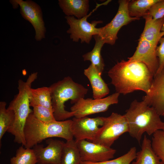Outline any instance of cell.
Returning a JSON list of instances; mask_svg holds the SVG:
<instances>
[{
    "label": "cell",
    "mask_w": 164,
    "mask_h": 164,
    "mask_svg": "<svg viewBox=\"0 0 164 164\" xmlns=\"http://www.w3.org/2000/svg\"><path fill=\"white\" fill-rule=\"evenodd\" d=\"M116 92L125 95L140 90L146 94L149 91L154 75L144 64L122 60L108 72Z\"/></svg>",
    "instance_id": "1"
},
{
    "label": "cell",
    "mask_w": 164,
    "mask_h": 164,
    "mask_svg": "<svg viewBox=\"0 0 164 164\" xmlns=\"http://www.w3.org/2000/svg\"><path fill=\"white\" fill-rule=\"evenodd\" d=\"M124 115L128 126V133L139 144L145 133L150 136L164 128V121L157 111L143 100H134Z\"/></svg>",
    "instance_id": "2"
},
{
    "label": "cell",
    "mask_w": 164,
    "mask_h": 164,
    "mask_svg": "<svg viewBox=\"0 0 164 164\" xmlns=\"http://www.w3.org/2000/svg\"><path fill=\"white\" fill-rule=\"evenodd\" d=\"M72 123V120L44 122L36 118L32 112L30 113L24 129V147L31 149L44 140L54 137L63 138L66 141L73 139Z\"/></svg>",
    "instance_id": "3"
},
{
    "label": "cell",
    "mask_w": 164,
    "mask_h": 164,
    "mask_svg": "<svg viewBox=\"0 0 164 164\" xmlns=\"http://www.w3.org/2000/svg\"><path fill=\"white\" fill-rule=\"evenodd\" d=\"M49 87L54 115L57 121H64L74 116L73 112L65 109V102L70 100L71 104H74L84 98L88 91V89L75 82L69 76L64 77Z\"/></svg>",
    "instance_id": "4"
},
{
    "label": "cell",
    "mask_w": 164,
    "mask_h": 164,
    "mask_svg": "<svg viewBox=\"0 0 164 164\" xmlns=\"http://www.w3.org/2000/svg\"><path fill=\"white\" fill-rule=\"evenodd\" d=\"M104 120L103 125L91 142L111 147L120 136L128 132V123L124 115L115 112L104 117Z\"/></svg>",
    "instance_id": "5"
},
{
    "label": "cell",
    "mask_w": 164,
    "mask_h": 164,
    "mask_svg": "<svg viewBox=\"0 0 164 164\" xmlns=\"http://www.w3.org/2000/svg\"><path fill=\"white\" fill-rule=\"evenodd\" d=\"M130 1L119 0L118 10L114 17L109 23L101 28L99 35L105 43L114 45L118 38L117 34L120 29L132 21L139 19L131 17L129 15L128 6Z\"/></svg>",
    "instance_id": "6"
},
{
    "label": "cell",
    "mask_w": 164,
    "mask_h": 164,
    "mask_svg": "<svg viewBox=\"0 0 164 164\" xmlns=\"http://www.w3.org/2000/svg\"><path fill=\"white\" fill-rule=\"evenodd\" d=\"M120 94L116 92L101 99L81 98L71 107L70 111L74 113V117L77 118L105 112L110 106L118 103Z\"/></svg>",
    "instance_id": "7"
},
{
    "label": "cell",
    "mask_w": 164,
    "mask_h": 164,
    "mask_svg": "<svg viewBox=\"0 0 164 164\" xmlns=\"http://www.w3.org/2000/svg\"><path fill=\"white\" fill-rule=\"evenodd\" d=\"M92 12L80 19H77L73 16L65 17L70 26L67 32L70 34V38L73 41L77 42L80 39L81 43L89 44L94 36L99 35L101 28H97L96 26L98 24L102 23V21H94L90 23L87 20Z\"/></svg>",
    "instance_id": "8"
},
{
    "label": "cell",
    "mask_w": 164,
    "mask_h": 164,
    "mask_svg": "<svg viewBox=\"0 0 164 164\" xmlns=\"http://www.w3.org/2000/svg\"><path fill=\"white\" fill-rule=\"evenodd\" d=\"M13 6L19 5L20 12L22 17L29 21L32 25L35 31V38L38 41L45 38L46 32L44 23L40 7L31 0L11 1Z\"/></svg>",
    "instance_id": "9"
},
{
    "label": "cell",
    "mask_w": 164,
    "mask_h": 164,
    "mask_svg": "<svg viewBox=\"0 0 164 164\" xmlns=\"http://www.w3.org/2000/svg\"><path fill=\"white\" fill-rule=\"evenodd\" d=\"M71 128L73 138L77 142L87 139L92 142L95 138L104 122V117L81 118L72 119Z\"/></svg>",
    "instance_id": "10"
},
{
    "label": "cell",
    "mask_w": 164,
    "mask_h": 164,
    "mask_svg": "<svg viewBox=\"0 0 164 164\" xmlns=\"http://www.w3.org/2000/svg\"><path fill=\"white\" fill-rule=\"evenodd\" d=\"M82 161L98 162L114 158L116 150L85 139L76 142Z\"/></svg>",
    "instance_id": "11"
},
{
    "label": "cell",
    "mask_w": 164,
    "mask_h": 164,
    "mask_svg": "<svg viewBox=\"0 0 164 164\" xmlns=\"http://www.w3.org/2000/svg\"><path fill=\"white\" fill-rule=\"evenodd\" d=\"M136 50L133 55L128 58V62L143 63L154 75L159 67V60L156 55V46L144 39H139Z\"/></svg>",
    "instance_id": "12"
},
{
    "label": "cell",
    "mask_w": 164,
    "mask_h": 164,
    "mask_svg": "<svg viewBox=\"0 0 164 164\" xmlns=\"http://www.w3.org/2000/svg\"><path fill=\"white\" fill-rule=\"evenodd\" d=\"M46 142V147L37 144L33 147L37 164H59L65 142L52 138H48Z\"/></svg>",
    "instance_id": "13"
},
{
    "label": "cell",
    "mask_w": 164,
    "mask_h": 164,
    "mask_svg": "<svg viewBox=\"0 0 164 164\" xmlns=\"http://www.w3.org/2000/svg\"><path fill=\"white\" fill-rule=\"evenodd\" d=\"M143 100L164 117V68L154 76L150 90Z\"/></svg>",
    "instance_id": "14"
},
{
    "label": "cell",
    "mask_w": 164,
    "mask_h": 164,
    "mask_svg": "<svg viewBox=\"0 0 164 164\" xmlns=\"http://www.w3.org/2000/svg\"><path fill=\"white\" fill-rule=\"evenodd\" d=\"M84 73L91 84L94 99L102 98L109 94V89L101 77L102 73L92 64L85 69Z\"/></svg>",
    "instance_id": "15"
},
{
    "label": "cell",
    "mask_w": 164,
    "mask_h": 164,
    "mask_svg": "<svg viewBox=\"0 0 164 164\" xmlns=\"http://www.w3.org/2000/svg\"><path fill=\"white\" fill-rule=\"evenodd\" d=\"M143 18L145 19V25L139 39H145L157 46L159 40L164 36V32L161 31L164 17L155 20L146 15Z\"/></svg>",
    "instance_id": "16"
},
{
    "label": "cell",
    "mask_w": 164,
    "mask_h": 164,
    "mask_svg": "<svg viewBox=\"0 0 164 164\" xmlns=\"http://www.w3.org/2000/svg\"><path fill=\"white\" fill-rule=\"evenodd\" d=\"M59 4L67 16L81 19L87 15L89 10L88 0H59Z\"/></svg>",
    "instance_id": "17"
},
{
    "label": "cell",
    "mask_w": 164,
    "mask_h": 164,
    "mask_svg": "<svg viewBox=\"0 0 164 164\" xmlns=\"http://www.w3.org/2000/svg\"><path fill=\"white\" fill-rule=\"evenodd\" d=\"M135 161L131 164H162L154 152L152 145V141L145 135L141 149L137 152Z\"/></svg>",
    "instance_id": "18"
},
{
    "label": "cell",
    "mask_w": 164,
    "mask_h": 164,
    "mask_svg": "<svg viewBox=\"0 0 164 164\" xmlns=\"http://www.w3.org/2000/svg\"><path fill=\"white\" fill-rule=\"evenodd\" d=\"M30 105H39L46 107L53 111L50 87H43L36 89L31 88Z\"/></svg>",
    "instance_id": "19"
},
{
    "label": "cell",
    "mask_w": 164,
    "mask_h": 164,
    "mask_svg": "<svg viewBox=\"0 0 164 164\" xmlns=\"http://www.w3.org/2000/svg\"><path fill=\"white\" fill-rule=\"evenodd\" d=\"M95 41L93 50L82 56L84 61H90L97 70L102 73L104 70V63L101 54V48L105 43L99 35L93 36Z\"/></svg>",
    "instance_id": "20"
},
{
    "label": "cell",
    "mask_w": 164,
    "mask_h": 164,
    "mask_svg": "<svg viewBox=\"0 0 164 164\" xmlns=\"http://www.w3.org/2000/svg\"><path fill=\"white\" fill-rule=\"evenodd\" d=\"M82 161L77 142L73 139L64 143L59 164H80Z\"/></svg>",
    "instance_id": "21"
},
{
    "label": "cell",
    "mask_w": 164,
    "mask_h": 164,
    "mask_svg": "<svg viewBox=\"0 0 164 164\" xmlns=\"http://www.w3.org/2000/svg\"><path fill=\"white\" fill-rule=\"evenodd\" d=\"M159 0H130L128 6L129 15L139 19L148 14L151 7Z\"/></svg>",
    "instance_id": "22"
},
{
    "label": "cell",
    "mask_w": 164,
    "mask_h": 164,
    "mask_svg": "<svg viewBox=\"0 0 164 164\" xmlns=\"http://www.w3.org/2000/svg\"><path fill=\"white\" fill-rule=\"evenodd\" d=\"M11 164H37V160L33 149L20 147L15 156L10 160Z\"/></svg>",
    "instance_id": "23"
},
{
    "label": "cell",
    "mask_w": 164,
    "mask_h": 164,
    "mask_svg": "<svg viewBox=\"0 0 164 164\" xmlns=\"http://www.w3.org/2000/svg\"><path fill=\"white\" fill-rule=\"evenodd\" d=\"M6 103L0 102V143L2 137L12 124L14 119L13 111L6 108Z\"/></svg>",
    "instance_id": "24"
},
{
    "label": "cell",
    "mask_w": 164,
    "mask_h": 164,
    "mask_svg": "<svg viewBox=\"0 0 164 164\" xmlns=\"http://www.w3.org/2000/svg\"><path fill=\"white\" fill-rule=\"evenodd\" d=\"M137 152L136 148L132 147L127 153L114 159L98 162L81 161L80 164H130L135 159Z\"/></svg>",
    "instance_id": "25"
},
{
    "label": "cell",
    "mask_w": 164,
    "mask_h": 164,
    "mask_svg": "<svg viewBox=\"0 0 164 164\" xmlns=\"http://www.w3.org/2000/svg\"><path fill=\"white\" fill-rule=\"evenodd\" d=\"M152 138V148L162 164H164V133L162 130L157 131Z\"/></svg>",
    "instance_id": "26"
},
{
    "label": "cell",
    "mask_w": 164,
    "mask_h": 164,
    "mask_svg": "<svg viewBox=\"0 0 164 164\" xmlns=\"http://www.w3.org/2000/svg\"><path fill=\"white\" fill-rule=\"evenodd\" d=\"M32 107L33 108V115L39 120L44 122H50L56 121L53 110L39 105H34Z\"/></svg>",
    "instance_id": "27"
},
{
    "label": "cell",
    "mask_w": 164,
    "mask_h": 164,
    "mask_svg": "<svg viewBox=\"0 0 164 164\" xmlns=\"http://www.w3.org/2000/svg\"><path fill=\"white\" fill-rule=\"evenodd\" d=\"M154 19H159L164 17V0L159 1L154 4L149 9L148 14Z\"/></svg>",
    "instance_id": "28"
},
{
    "label": "cell",
    "mask_w": 164,
    "mask_h": 164,
    "mask_svg": "<svg viewBox=\"0 0 164 164\" xmlns=\"http://www.w3.org/2000/svg\"><path fill=\"white\" fill-rule=\"evenodd\" d=\"M159 43V45L156 48V54L158 59L159 65L156 74L159 73L164 68V36L160 39Z\"/></svg>",
    "instance_id": "29"
},
{
    "label": "cell",
    "mask_w": 164,
    "mask_h": 164,
    "mask_svg": "<svg viewBox=\"0 0 164 164\" xmlns=\"http://www.w3.org/2000/svg\"><path fill=\"white\" fill-rule=\"evenodd\" d=\"M161 32H164V21L161 28Z\"/></svg>",
    "instance_id": "30"
},
{
    "label": "cell",
    "mask_w": 164,
    "mask_h": 164,
    "mask_svg": "<svg viewBox=\"0 0 164 164\" xmlns=\"http://www.w3.org/2000/svg\"><path fill=\"white\" fill-rule=\"evenodd\" d=\"M162 130L163 131V132L164 133V128Z\"/></svg>",
    "instance_id": "31"
}]
</instances>
